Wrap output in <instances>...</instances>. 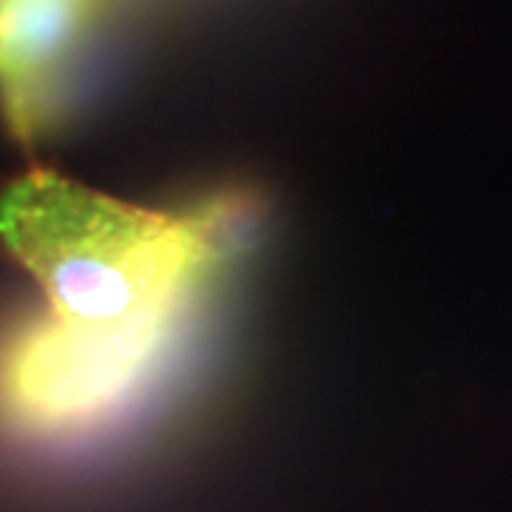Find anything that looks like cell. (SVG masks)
Here are the masks:
<instances>
[{
  "label": "cell",
  "mask_w": 512,
  "mask_h": 512,
  "mask_svg": "<svg viewBox=\"0 0 512 512\" xmlns=\"http://www.w3.org/2000/svg\"><path fill=\"white\" fill-rule=\"evenodd\" d=\"M225 234L220 205L146 211L52 171H32L0 197L3 245L40 282L52 319L83 330L183 319L225 256Z\"/></svg>",
  "instance_id": "cell-1"
},
{
  "label": "cell",
  "mask_w": 512,
  "mask_h": 512,
  "mask_svg": "<svg viewBox=\"0 0 512 512\" xmlns=\"http://www.w3.org/2000/svg\"><path fill=\"white\" fill-rule=\"evenodd\" d=\"M183 319L83 330L57 319L26 330L0 370V390L35 427H86L123 407L160 367Z\"/></svg>",
  "instance_id": "cell-2"
}]
</instances>
